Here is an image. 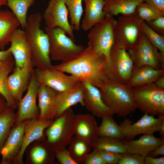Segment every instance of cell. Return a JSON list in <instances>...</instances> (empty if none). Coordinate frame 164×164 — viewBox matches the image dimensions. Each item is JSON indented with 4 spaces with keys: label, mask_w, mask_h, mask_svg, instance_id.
I'll use <instances>...</instances> for the list:
<instances>
[{
    "label": "cell",
    "mask_w": 164,
    "mask_h": 164,
    "mask_svg": "<svg viewBox=\"0 0 164 164\" xmlns=\"http://www.w3.org/2000/svg\"><path fill=\"white\" fill-rule=\"evenodd\" d=\"M49 41V53L51 60L66 62L72 61L80 56L85 48L82 45L76 44L73 39L66 35L62 29L46 27Z\"/></svg>",
    "instance_id": "277c9868"
},
{
    "label": "cell",
    "mask_w": 164,
    "mask_h": 164,
    "mask_svg": "<svg viewBox=\"0 0 164 164\" xmlns=\"http://www.w3.org/2000/svg\"><path fill=\"white\" fill-rule=\"evenodd\" d=\"M68 146L67 150L77 164L83 163L92 148L91 142L76 136L73 137Z\"/></svg>",
    "instance_id": "f546056e"
},
{
    "label": "cell",
    "mask_w": 164,
    "mask_h": 164,
    "mask_svg": "<svg viewBox=\"0 0 164 164\" xmlns=\"http://www.w3.org/2000/svg\"><path fill=\"white\" fill-rule=\"evenodd\" d=\"M99 151L106 164H118L122 156V154L118 153L105 151Z\"/></svg>",
    "instance_id": "ab89813d"
},
{
    "label": "cell",
    "mask_w": 164,
    "mask_h": 164,
    "mask_svg": "<svg viewBox=\"0 0 164 164\" xmlns=\"http://www.w3.org/2000/svg\"><path fill=\"white\" fill-rule=\"evenodd\" d=\"M98 126L94 116L90 114H75L74 135L91 142L98 137Z\"/></svg>",
    "instance_id": "44dd1931"
},
{
    "label": "cell",
    "mask_w": 164,
    "mask_h": 164,
    "mask_svg": "<svg viewBox=\"0 0 164 164\" xmlns=\"http://www.w3.org/2000/svg\"><path fill=\"white\" fill-rule=\"evenodd\" d=\"M158 132H159L161 136V138L164 139V122L161 124Z\"/></svg>",
    "instance_id": "681fc988"
},
{
    "label": "cell",
    "mask_w": 164,
    "mask_h": 164,
    "mask_svg": "<svg viewBox=\"0 0 164 164\" xmlns=\"http://www.w3.org/2000/svg\"><path fill=\"white\" fill-rule=\"evenodd\" d=\"M7 5V0H0V8L3 5Z\"/></svg>",
    "instance_id": "f907efd6"
},
{
    "label": "cell",
    "mask_w": 164,
    "mask_h": 164,
    "mask_svg": "<svg viewBox=\"0 0 164 164\" xmlns=\"http://www.w3.org/2000/svg\"><path fill=\"white\" fill-rule=\"evenodd\" d=\"M136 12L140 19L145 22L164 16V12L158 10L144 2L138 6Z\"/></svg>",
    "instance_id": "8d00e7d4"
},
{
    "label": "cell",
    "mask_w": 164,
    "mask_h": 164,
    "mask_svg": "<svg viewBox=\"0 0 164 164\" xmlns=\"http://www.w3.org/2000/svg\"><path fill=\"white\" fill-rule=\"evenodd\" d=\"M99 90L105 104L119 117H125L137 108L132 88L126 84L110 80Z\"/></svg>",
    "instance_id": "3957f363"
},
{
    "label": "cell",
    "mask_w": 164,
    "mask_h": 164,
    "mask_svg": "<svg viewBox=\"0 0 164 164\" xmlns=\"http://www.w3.org/2000/svg\"><path fill=\"white\" fill-rule=\"evenodd\" d=\"M8 106L4 96L0 93V114Z\"/></svg>",
    "instance_id": "7dc6e473"
},
{
    "label": "cell",
    "mask_w": 164,
    "mask_h": 164,
    "mask_svg": "<svg viewBox=\"0 0 164 164\" xmlns=\"http://www.w3.org/2000/svg\"><path fill=\"white\" fill-rule=\"evenodd\" d=\"M42 14L37 12L27 17L24 30L30 49L33 65L36 69L52 68L49 53V41L46 32L40 28Z\"/></svg>",
    "instance_id": "7a4b0ae2"
},
{
    "label": "cell",
    "mask_w": 164,
    "mask_h": 164,
    "mask_svg": "<svg viewBox=\"0 0 164 164\" xmlns=\"http://www.w3.org/2000/svg\"><path fill=\"white\" fill-rule=\"evenodd\" d=\"M74 116L70 108L46 129L45 142L54 152L66 148L74 135Z\"/></svg>",
    "instance_id": "5b68a950"
},
{
    "label": "cell",
    "mask_w": 164,
    "mask_h": 164,
    "mask_svg": "<svg viewBox=\"0 0 164 164\" xmlns=\"http://www.w3.org/2000/svg\"><path fill=\"white\" fill-rule=\"evenodd\" d=\"M127 51L134 68L148 66L155 69H164V53L159 51L143 34L137 44Z\"/></svg>",
    "instance_id": "30bf717a"
},
{
    "label": "cell",
    "mask_w": 164,
    "mask_h": 164,
    "mask_svg": "<svg viewBox=\"0 0 164 164\" xmlns=\"http://www.w3.org/2000/svg\"><path fill=\"white\" fill-rule=\"evenodd\" d=\"M39 84L45 85L58 92L70 90L80 82L74 76H68L52 68L45 70L35 69Z\"/></svg>",
    "instance_id": "5bb4252c"
},
{
    "label": "cell",
    "mask_w": 164,
    "mask_h": 164,
    "mask_svg": "<svg viewBox=\"0 0 164 164\" xmlns=\"http://www.w3.org/2000/svg\"><path fill=\"white\" fill-rule=\"evenodd\" d=\"M85 13L80 25L84 31L89 30L96 24L102 21L106 14L104 11V0H83Z\"/></svg>",
    "instance_id": "cb8c5ba5"
},
{
    "label": "cell",
    "mask_w": 164,
    "mask_h": 164,
    "mask_svg": "<svg viewBox=\"0 0 164 164\" xmlns=\"http://www.w3.org/2000/svg\"><path fill=\"white\" fill-rule=\"evenodd\" d=\"M155 118L154 115L146 113L134 123L126 118L119 125L124 138L131 140L137 135L143 134H153L158 132L161 124L164 122V116H158Z\"/></svg>",
    "instance_id": "4fadbf2b"
},
{
    "label": "cell",
    "mask_w": 164,
    "mask_h": 164,
    "mask_svg": "<svg viewBox=\"0 0 164 164\" xmlns=\"http://www.w3.org/2000/svg\"><path fill=\"white\" fill-rule=\"evenodd\" d=\"M116 21L113 16L106 15L104 19L92 28L87 35L88 46L94 52L104 55L108 64L110 52L114 44Z\"/></svg>",
    "instance_id": "8992f818"
},
{
    "label": "cell",
    "mask_w": 164,
    "mask_h": 164,
    "mask_svg": "<svg viewBox=\"0 0 164 164\" xmlns=\"http://www.w3.org/2000/svg\"><path fill=\"white\" fill-rule=\"evenodd\" d=\"M108 66L104 55L94 52L88 46L75 59L53 65L52 68L70 73L80 82H89L100 89L110 80L108 73Z\"/></svg>",
    "instance_id": "6da1fadb"
},
{
    "label": "cell",
    "mask_w": 164,
    "mask_h": 164,
    "mask_svg": "<svg viewBox=\"0 0 164 164\" xmlns=\"http://www.w3.org/2000/svg\"><path fill=\"white\" fill-rule=\"evenodd\" d=\"M14 110L8 106L0 114V155L1 150L15 123V114Z\"/></svg>",
    "instance_id": "1f68e13d"
},
{
    "label": "cell",
    "mask_w": 164,
    "mask_h": 164,
    "mask_svg": "<svg viewBox=\"0 0 164 164\" xmlns=\"http://www.w3.org/2000/svg\"><path fill=\"white\" fill-rule=\"evenodd\" d=\"M20 26L12 12L0 10V50H4L10 43V37L14 31Z\"/></svg>",
    "instance_id": "83f0119b"
},
{
    "label": "cell",
    "mask_w": 164,
    "mask_h": 164,
    "mask_svg": "<svg viewBox=\"0 0 164 164\" xmlns=\"http://www.w3.org/2000/svg\"><path fill=\"white\" fill-rule=\"evenodd\" d=\"M84 164H106L102 159L99 152L93 149L87 156Z\"/></svg>",
    "instance_id": "b9f144b4"
},
{
    "label": "cell",
    "mask_w": 164,
    "mask_h": 164,
    "mask_svg": "<svg viewBox=\"0 0 164 164\" xmlns=\"http://www.w3.org/2000/svg\"><path fill=\"white\" fill-rule=\"evenodd\" d=\"M153 83L158 87L164 89V75L158 78Z\"/></svg>",
    "instance_id": "c3c4849f"
},
{
    "label": "cell",
    "mask_w": 164,
    "mask_h": 164,
    "mask_svg": "<svg viewBox=\"0 0 164 164\" xmlns=\"http://www.w3.org/2000/svg\"><path fill=\"white\" fill-rule=\"evenodd\" d=\"M32 143L28 152V162L32 164L54 163L55 152L47 145L45 141L36 140Z\"/></svg>",
    "instance_id": "d4e9b609"
},
{
    "label": "cell",
    "mask_w": 164,
    "mask_h": 164,
    "mask_svg": "<svg viewBox=\"0 0 164 164\" xmlns=\"http://www.w3.org/2000/svg\"><path fill=\"white\" fill-rule=\"evenodd\" d=\"M39 85L34 69L27 92L18 102L14 125L39 117V110L36 103Z\"/></svg>",
    "instance_id": "7c38bea8"
},
{
    "label": "cell",
    "mask_w": 164,
    "mask_h": 164,
    "mask_svg": "<svg viewBox=\"0 0 164 164\" xmlns=\"http://www.w3.org/2000/svg\"><path fill=\"white\" fill-rule=\"evenodd\" d=\"M92 148L121 154L127 153L122 140L106 137H98L91 143Z\"/></svg>",
    "instance_id": "4dcf8cb0"
},
{
    "label": "cell",
    "mask_w": 164,
    "mask_h": 164,
    "mask_svg": "<svg viewBox=\"0 0 164 164\" xmlns=\"http://www.w3.org/2000/svg\"><path fill=\"white\" fill-rule=\"evenodd\" d=\"M15 66L13 56L0 61V93L5 98L8 106L14 110L17 108L18 103L13 99L9 92L8 80L9 76L13 71Z\"/></svg>",
    "instance_id": "f1b7e54d"
},
{
    "label": "cell",
    "mask_w": 164,
    "mask_h": 164,
    "mask_svg": "<svg viewBox=\"0 0 164 164\" xmlns=\"http://www.w3.org/2000/svg\"><path fill=\"white\" fill-rule=\"evenodd\" d=\"M146 22L154 31L160 35L164 36V16Z\"/></svg>",
    "instance_id": "60d3db41"
},
{
    "label": "cell",
    "mask_w": 164,
    "mask_h": 164,
    "mask_svg": "<svg viewBox=\"0 0 164 164\" xmlns=\"http://www.w3.org/2000/svg\"><path fill=\"white\" fill-rule=\"evenodd\" d=\"M34 68L15 65L12 73L9 76L8 86L9 92L18 103L27 90Z\"/></svg>",
    "instance_id": "d6986e66"
},
{
    "label": "cell",
    "mask_w": 164,
    "mask_h": 164,
    "mask_svg": "<svg viewBox=\"0 0 164 164\" xmlns=\"http://www.w3.org/2000/svg\"><path fill=\"white\" fill-rule=\"evenodd\" d=\"M142 34L141 20L137 14L119 16L114 28V44L129 50L137 44Z\"/></svg>",
    "instance_id": "ba28073f"
},
{
    "label": "cell",
    "mask_w": 164,
    "mask_h": 164,
    "mask_svg": "<svg viewBox=\"0 0 164 164\" xmlns=\"http://www.w3.org/2000/svg\"><path fill=\"white\" fill-rule=\"evenodd\" d=\"M127 153L138 154L144 157L164 143V139L155 137L153 134L144 135L135 140H123Z\"/></svg>",
    "instance_id": "7402d4cb"
},
{
    "label": "cell",
    "mask_w": 164,
    "mask_h": 164,
    "mask_svg": "<svg viewBox=\"0 0 164 164\" xmlns=\"http://www.w3.org/2000/svg\"><path fill=\"white\" fill-rule=\"evenodd\" d=\"M24 121L12 128L0 152L1 164L13 163L21 149L24 132Z\"/></svg>",
    "instance_id": "ac0fdd59"
},
{
    "label": "cell",
    "mask_w": 164,
    "mask_h": 164,
    "mask_svg": "<svg viewBox=\"0 0 164 164\" xmlns=\"http://www.w3.org/2000/svg\"><path fill=\"white\" fill-rule=\"evenodd\" d=\"M164 155V143L159 146L154 150L151 152L148 155L156 157L159 155Z\"/></svg>",
    "instance_id": "f6af8a7d"
},
{
    "label": "cell",
    "mask_w": 164,
    "mask_h": 164,
    "mask_svg": "<svg viewBox=\"0 0 164 164\" xmlns=\"http://www.w3.org/2000/svg\"><path fill=\"white\" fill-rule=\"evenodd\" d=\"M84 88V106L94 116L99 118L115 114L104 103L99 89L87 82H81Z\"/></svg>",
    "instance_id": "e0dca14e"
},
{
    "label": "cell",
    "mask_w": 164,
    "mask_h": 164,
    "mask_svg": "<svg viewBox=\"0 0 164 164\" xmlns=\"http://www.w3.org/2000/svg\"><path fill=\"white\" fill-rule=\"evenodd\" d=\"M134 69L133 61L125 49L113 45L111 50L108 73L110 80L127 84Z\"/></svg>",
    "instance_id": "9c48e42d"
},
{
    "label": "cell",
    "mask_w": 164,
    "mask_h": 164,
    "mask_svg": "<svg viewBox=\"0 0 164 164\" xmlns=\"http://www.w3.org/2000/svg\"><path fill=\"white\" fill-rule=\"evenodd\" d=\"M55 157L61 164H77L65 148L55 152Z\"/></svg>",
    "instance_id": "f35d334b"
},
{
    "label": "cell",
    "mask_w": 164,
    "mask_h": 164,
    "mask_svg": "<svg viewBox=\"0 0 164 164\" xmlns=\"http://www.w3.org/2000/svg\"><path fill=\"white\" fill-rule=\"evenodd\" d=\"M103 10L106 15L113 16L119 14L130 16L137 15L138 6L143 0H104Z\"/></svg>",
    "instance_id": "484cf974"
},
{
    "label": "cell",
    "mask_w": 164,
    "mask_h": 164,
    "mask_svg": "<svg viewBox=\"0 0 164 164\" xmlns=\"http://www.w3.org/2000/svg\"><path fill=\"white\" fill-rule=\"evenodd\" d=\"M69 12L64 0H50L43 15L46 27H60L74 40L73 27L68 19Z\"/></svg>",
    "instance_id": "8fae6325"
},
{
    "label": "cell",
    "mask_w": 164,
    "mask_h": 164,
    "mask_svg": "<svg viewBox=\"0 0 164 164\" xmlns=\"http://www.w3.org/2000/svg\"><path fill=\"white\" fill-rule=\"evenodd\" d=\"M163 75V69H155L148 66L134 68L132 75L126 84L133 88L153 83L158 78Z\"/></svg>",
    "instance_id": "4316f807"
},
{
    "label": "cell",
    "mask_w": 164,
    "mask_h": 164,
    "mask_svg": "<svg viewBox=\"0 0 164 164\" xmlns=\"http://www.w3.org/2000/svg\"><path fill=\"white\" fill-rule=\"evenodd\" d=\"M145 157L136 154H122L118 164H144Z\"/></svg>",
    "instance_id": "74e56055"
},
{
    "label": "cell",
    "mask_w": 164,
    "mask_h": 164,
    "mask_svg": "<svg viewBox=\"0 0 164 164\" xmlns=\"http://www.w3.org/2000/svg\"><path fill=\"white\" fill-rule=\"evenodd\" d=\"M78 104L84 106V88L81 82L70 90L57 92L55 100V118Z\"/></svg>",
    "instance_id": "ffe728a7"
},
{
    "label": "cell",
    "mask_w": 164,
    "mask_h": 164,
    "mask_svg": "<svg viewBox=\"0 0 164 164\" xmlns=\"http://www.w3.org/2000/svg\"><path fill=\"white\" fill-rule=\"evenodd\" d=\"M164 164V157L156 158L147 155L145 157L144 164Z\"/></svg>",
    "instance_id": "ee69618b"
},
{
    "label": "cell",
    "mask_w": 164,
    "mask_h": 164,
    "mask_svg": "<svg viewBox=\"0 0 164 164\" xmlns=\"http://www.w3.org/2000/svg\"><path fill=\"white\" fill-rule=\"evenodd\" d=\"M132 92L137 108L142 112L164 116V89L152 83L133 88Z\"/></svg>",
    "instance_id": "52a82bcc"
},
{
    "label": "cell",
    "mask_w": 164,
    "mask_h": 164,
    "mask_svg": "<svg viewBox=\"0 0 164 164\" xmlns=\"http://www.w3.org/2000/svg\"><path fill=\"white\" fill-rule=\"evenodd\" d=\"M146 3L158 10L164 12V0H143Z\"/></svg>",
    "instance_id": "7bdbcfd3"
},
{
    "label": "cell",
    "mask_w": 164,
    "mask_h": 164,
    "mask_svg": "<svg viewBox=\"0 0 164 164\" xmlns=\"http://www.w3.org/2000/svg\"><path fill=\"white\" fill-rule=\"evenodd\" d=\"M57 92L45 85L39 84L37 97L40 113L39 118L54 120L55 100Z\"/></svg>",
    "instance_id": "603a6c76"
},
{
    "label": "cell",
    "mask_w": 164,
    "mask_h": 164,
    "mask_svg": "<svg viewBox=\"0 0 164 164\" xmlns=\"http://www.w3.org/2000/svg\"><path fill=\"white\" fill-rule=\"evenodd\" d=\"M11 52L14 57L15 65L34 68L29 47L25 31L20 29H15L9 39Z\"/></svg>",
    "instance_id": "2e32d148"
},
{
    "label": "cell",
    "mask_w": 164,
    "mask_h": 164,
    "mask_svg": "<svg viewBox=\"0 0 164 164\" xmlns=\"http://www.w3.org/2000/svg\"><path fill=\"white\" fill-rule=\"evenodd\" d=\"M113 116L104 117L98 126V137H106L122 140L124 138L121 128L113 118Z\"/></svg>",
    "instance_id": "836d02e7"
},
{
    "label": "cell",
    "mask_w": 164,
    "mask_h": 164,
    "mask_svg": "<svg viewBox=\"0 0 164 164\" xmlns=\"http://www.w3.org/2000/svg\"><path fill=\"white\" fill-rule=\"evenodd\" d=\"M53 120L33 118L24 121V132L22 147L13 164H22L24 153L27 148L36 140L45 141V130L52 124Z\"/></svg>",
    "instance_id": "9a60e30c"
},
{
    "label": "cell",
    "mask_w": 164,
    "mask_h": 164,
    "mask_svg": "<svg viewBox=\"0 0 164 164\" xmlns=\"http://www.w3.org/2000/svg\"><path fill=\"white\" fill-rule=\"evenodd\" d=\"M12 56L10 48L6 50H0V61L6 60Z\"/></svg>",
    "instance_id": "bcb514c9"
},
{
    "label": "cell",
    "mask_w": 164,
    "mask_h": 164,
    "mask_svg": "<svg viewBox=\"0 0 164 164\" xmlns=\"http://www.w3.org/2000/svg\"><path fill=\"white\" fill-rule=\"evenodd\" d=\"M35 0H7V5L19 21L23 30L26 23L27 13L29 8Z\"/></svg>",
    "instance_id": "d6a6232c"
},
{
    "label": "cell",
    "mask_w": 164,
    "mask_h": 164,
    "mask_svg": "<svg viewBox=\"0 0 164 164\" xmlns=\"http://www.w3.org/2000/svg\"><path fill=\"white\" fill-rule=\"evenodd\" d=\"M141 25L143 34L160 52L164 53V36L154 31L144 21L141 20Z\"/></svg>",
    "instance_id": "d590c367"
},
{
    "label": "cell",
    "mask_w": 164,
    "mask_h": 164,
    "mask_svg": "<svg viewBox=\"0 0 164 164\" xmlns=\"http://www.w3.org/2000/svg\"><path fill=\"white\" fill-rule=\"evenodd\" d=\"M68 9L70 24L74 29L79 31L80 28V21L83 12L82 0H64Z\"/></svg>",
    "instance_id": "e575fe53"
}]
</instances>
